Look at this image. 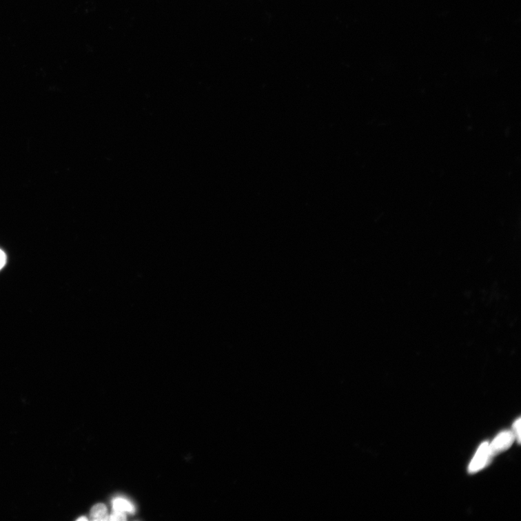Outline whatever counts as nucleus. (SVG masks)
Segmentation results:
<instances>
[{"label":"nucleus","mask_w":521,"mask_h":521,"mask_svg":"<svg viewBox=\"0 0 521 521\" xmlns=\"http://www.w3.org/2000/svg\"><path fill=\"white\" fill-rule=\"evenodd\" d=\"M112 506L114 511L116 512H120L123 513H134L135 512L134 504L125 498H115L112 501Z\"/></svg>","instance_id":"3"},{"label":"nucleus","mask_w":521,"mask_h":521,"mask_svg":"<svg viewBox=\"0 0 521 521\" xmlns=\"http://www.w3.org/2000/svg\"><path fill=\"white\" fill-rule=\"evenodd\" d=\"M6 263V255L0 249V269H2Z\"/></svg>","instance_id":"7"},{"label":"nucleus","mask_w":521,"mask_h":521,"mask_svg":"<svg viewBox=\"0 0 521 521\" xmlns=\"http://www.w3.org/2000/svg\"><path fill=\"white\" fill-rule=\"evenodd\" d=\"M515 440V434L513 431H505L499 434V436L489 445L490 453L492 457L508 450Z\"/></svg>","instance_id":"1"},{"label":"nucleus","mask_w":521,"mask_h":521,"mask_svg":"<svg viewBox=\"0 0 521 521\" xmlns=\"http://www.w3.org/2000/svg\"><path fill=\"white\" fill-rule=\"evenodd\" d=\"M489 445L488 442H485L480 445L479 450L477 451L474 458L471 462L469 468L470 473H477L487 466L492 458L490 453Z\"/></svg>","instance_id":"2"},{"label":"nucleus","mask_w":521,"mask_h":521,"mask_svg":"<svg viewBox=\"0 0 521 521\" xmlns=\"http://www.w3.org/2000/svg\"><path fill=\"white\" fill-rule=\"evenodd\" d=\"M91 519L96 521H105L110 519L107 507L103 504H97L91 511Z\"/></svg>","instance_id":"4"},{"label":"nucleus","mask_w":521,"mask_h":521,"mask_svg":"<svg viewBox=\"0 0 521 521\" xmlns=\"http://www.w3.org/2000/svg\"><path fill=\"white\" fill-rule=\"evenodd\" d=\"M513 433L518 443L520 442V418H518L513 425Z\"/></svg>","instance_id":"5"},{"label":"nucleus","mask_w":521,"mask_h":521,"mask_svg":"<svg viewBox=\"0 0 521 521\" xmlns=\"http://www.w3.org/2000/svg\"><path fill=\"white\" fill-rule=\"evenodd\" d=\"M77 520H88V518L85 517L79 518Z\"/></svg>","instance_id":"8"},{"label":"nucleus","mask_w":521,"mask_h":521,"mask_svg":"<svg viewBox=\"0 0 521 521\" xmlns=\"http://www.w3.org/2000/svg\"><path fill=\"white\" fill-rule=\"evenodd\" d=\"M109 520L122 521L126 520V516L125 513L114 511L113 513L110 516Z\"/></svg>","instance_id":"6"}]
</instances>
